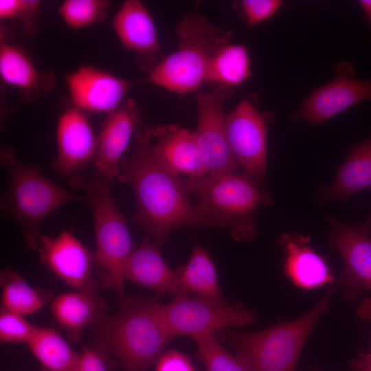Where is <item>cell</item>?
<instances>
[{
  "instance_id": "obj_1",
  "label": "cell",
  "mask_w": 371,
  "mask_h": 371,
  "mask_svg": "<svg viewBox=\"0 0 371 371\" xmlns=\"http://www.w3.org/2000/svg\"><path fill=\"white\" fill-rule=\"evenodd\" d=\"M152 138V127L136 132L132 153L122 161L117 178L134 192L133 221L144 227L161 248L168 235L178 227L213 226L197 205L191 203L183 180L155 159Z\"/></svg>"
},
{
  "instance_id": "obj_2",
  "label": "cell",
  "mask_w": 371,
  "mask_h": 371,
  "mask_svg": "<svg viewBox=\"0 0 371 371\" xmlns=\"http://www.w3.org/2000/svg\"><path fill=\"white\" fill-rule=\"evenodd\" d=\"M117 314L104 317L98 333L101 349L113 354L124 371H146L172 339L160 312L157 297H124Z\"/></svg>"
},
{
  "instance_id": "obj_3",
  "label": "cell",
  "mask_w": 371,
  "mask_h": 371,
  "mask_svg": "<svg viewBox=\"0 0 371 371\" xmlns=\"http://www.w3.org/2000/svg\"><path fill=\"white\" fill-rule=\"evenodd\" d=\"M339 285L337 282L302 317L256 332L221 330L218 339L228 344L249 371H295L302 349Z\"/></svg>"
},
{
  "instance_id": "obj_4",
  "label": "cell",
  "mask_w": 371,
  "mask_h": 371,
  "mask_svg": "<svg viewBox=\"0 0 371 371\" xmlns=\"http://www.w3.org/2000/svg\"><path fill=\"white\" fill-rule=\"evenodd\" d=\"M175 32L177 49L163 57L148 74L146 81L179 95L197 92L206 83L213 56L230 43L232 34L192 12L184 15Z\"/></svg>"
},
{
  "instance_id": "obj_5",
  "label": "cell",
  "mask_w": 371,
  "mask_h": 371,
  "mask_svg": "<svg viewBox=\"0 0 371 371\" xmlns=\"http://www.w3.org/2000/svg\"><path fill=\"white\" fill-rule=\"evenodd\" d=\"M1 164L8 175V187L1 202V211L15 221L27 245L37 249L43 220L71 201H86L45 177L35 165L23 163L8 147L1 148Z\"/></svg>"
},
{
  "instance_id": "obj_6",
  "label": "cell",
  "mask_w": 371,
  "mask_h": 371,
  "mask_svg": "<svg viewBox=\"0 0 371 371\" xmlns=\"http://www.w3.org/2000/svg\"><path fill=\"white\" fill-rule=\"evenodd\" d=\"M183 182L189 193L198 196L196 205L213 227L229 228L237 241L256 237L254 214L269 199L252 179L244 173H226L187 177Z\"/></svg>"
},
{
  "instance_id": "obj_7",
  "label": "cell",
  "mask_w": 371,
  "mask_h": 371,
  "mask_svg": "<svg viewBox=\"0 0 371 371\" xmlns=\"http://www.w3.org/2000/svg\"><path fill=\"white\" fill-rule=\"evenodd\" d=\"M83 188L93 215L95 258L120 301L124 297V268L133 251L127 222L111 196L106 179L95 172Z\"/></svg>"
},
{
  "instance_id": "obj_8",
  "label": "cell",
  "mask_w": 371,
  "mask_h": 371,
  "mask_svg": "<svg viewBox=\"0 0 371 371\" xmlns=\"http://www.w3.org/2000/svg\"><path fill=\"white\" fill-rule=\"evenodd\" d=\"M160 312L172 338L214 334L218 330L250 324L256 319V313L240 303L217 304L188 293L161 304Z\"/></svg>"
},
{
  "instance_id": "obj_9",
  "label": "cell",
  "mask_w": 371,
  "mask_h": 371,
  "mask_svg": "<svg viewBox=\"0 0 371 371\" xmlns=\"http://www.w3.org/2000/svg\"><path fill=\"white\" fill-rule=\"evenodd\" d=\"M270 117L249 99L228 114L225 124L232 153L243 173L257 184L264 181L267 165V125Z\"/></svg>"
},
{
  "instance_id": "obj_10",
  "label": "cell",
  "mask_w": 371,
  "mask_h": 371,
  "mask_svg": "<svg viewBox=\"0 0 371 371\" xmlns=\"http://www.w3.org/2000/svg\"><path fill=\"white\" fill-rule=\"evenodd\" d=\"M57 156L52 168L73 188H83L82 174L94 163L98 135L85 111L71 105L59 116L56 131Z\"/></svg>"
},
{
  "instance_id": "obj_11",
  "label": "cell",
  "mask_w": 371,
  "mask_h": 371,
  "mask_svg": "<svg viewBox=\"0 0 371 371\" xmlns=\"http://www.w3.org/2000/svg\"><path fill=\"white\" fill-rule=\"evenodd\" d=\"M232 89L216 87L209 91H197V127L194 132L208 175L236 173L238 164L230 150L223 111L224 100Z\"/></svg>"
},
{
  "instance_id": "obj_12",
  "label": "cell",
  "mask_w": 371,
  "mask_h": 371,
  "mask_svg": "<svg viewBox=\"0 0 371 371\" xmlns=\"http://www.w3.org/2000/svg\"><path fill=\"white\" fill-rule=\"evenodd\" d=\"M370 99L371 80L357 78L352 65L341 63L334 78L306 97L292 117L316 124Z\"/></svg>"
},
{
  "instance_id": "obj_13",
  "label": "cell",
  "mask_w": 371,
  "mask_h": 371,
  "mask_svg": "<svg viewBox=\"0 0 371 371\" xmlns=\"http://www.w3.org/2000/svg\"><path fill=\"white\" fill-rule=\"evenodd\" d=\"M330 220L329 244L344 263L337 282L346 286L344 296L353 301L361 291L371 292V236L364 223L351 227L333 218Z\"/></svg>"
},
{
  "instance_id": "obj_14",
  "label": "cell",
  "mask_w": 371,
  "mask_h": 371,
  "mask_svg": "<svg viewBox=\"0 0 371 371\" xmlns=\"http://www.w3.org/2000/svg\"><path fill=\"white\" fill-rule=\"evenodd\" d=\"M71 104L85 112L106 113L118 108L134 82L92 65H82L65 78Z\"/></svg>"
},
{
  "instance_id": "obj_15",
  "label": "cell",
  "mask_w": 371,
  "mask_h": 371,
  "mask_svg": "<svg viewBox=\"0 0 371 371\" xmlns=\"http://www.w3.org/2000/svg\"><path fill=\"white\" fill-rule=\"evenodd\" d=\"M111 25L121 45L135 54V61L148 74L163 58L153 17L139 0L125 1Z\"/></svg>"
},
{
  "instance_id": "obj_16",
  "label": "cell",
  "mask_w": 371,
  "mask_h": 371,
  "mask_svg": "<svg viewBox=\"0 0 371 371\" xmlns=\"http://www.w3.org/2000/svg\"><path fill=\"white\" fill-rule=\"evenodd\" d=\"M142 113L136 102L128 98L115 110L106 115L98 135L94 161L96 172L108 181L117 177L123 155L136 126L142 121Z\"/></svg>"
},
{
  "instance_id": "obj_17",
  "label": "cell",
  "mask_w": 371,
  "mask_h": 371,
  "mask_svg": "<svg viewBox=\"0 0 371 371\" xmlns=\"http://www.w3.org/2000/svg\"><path fill=\"white\" fill-rule=\"evenodd\" d=\"M152 137L153 155L172 174L208 175L194 131L175 124L159 125L152 128Z\"/></svg>"
},
{
  "instance_id": "obj_18",
  "label": "cell",
  "mask_w": 371,
  "mask_h": 371,
  "mask_svg": "<svg viewBox=\"0 0 371 371\" xmlns=\"http://www.w3.org/2000/svg\"><path fill=\"white\" fill-rule=\"evenodd\" d=\"M37 250L47 266L68 285L82 289L93 284L90 254L70 232L41 236Z\"/></svg>"
},
{
  "instance_id": "obj_19",
  "label": "cell",
  "mask_w": 371,
  "mask_h": 371,
  "mask_svg": "<svg viewBox=\"0 0 371 371\" xmlns=\"http://www.w3.org/2000/svg\"><path fill=\"white\" fill-rule=\"evenodd\" d=\"M1 30L0 76L8 85L15 88L21 98L31 102L40 98L55 85L54 75L41 71L25 49L8 39Z\"/></svg>"
},
{
  "instance_id": "obj_20",
  "label": "cell",
  "mask_w": 371,
  "mask_h": 371,
  "mask_svg": "<svg viewBox=\"0 0 371 371\" xmlns=\"http://www.w3.org/2000/svg\"><path fill=\"white\" fill-rule=\"evenodd\" d=\"M160 249L146 232L140 246L133 251L124 268V280L151 289L159 294L175 296L188 293L161 254Z\"/></svg>"
},
{
  "instance_id": "obj_21",
  "label": "cell",
  "mask_w": 371,
  "mask_h": 371,
  "mask_svg": "<svg viewBox=\"0 0 371 371\" xmlns=\"http://www.w3.org/2000/svg\"><path fill=\"white\" fill-rule=\"evenodd\" d=\"M280 244L286 252L284 271L297 286L311 290L333 282L326 260L308 245V238L283 234Z\"/></svg>"
},
{
  "instance_id": "obj_22",
  "label": "cell",
  "mask_w": 371,
  "mask_h": 371,
  "mask_svg": "<svg viewBox=\"0 0 371 371\" xmlns=\"http://www.w3.org/2000/svg\"><path fill=\"white\" fill-rule=\"evenodd\" d=\"M105 308L104 302L96 294L93 284L62 293L54 298L51 305L57 322L76 339L85 328L104 319Z\"/></svg>"
},
{
  "instance_id": "obj_23",
  "label": "cell",
  "mask_w": 371,
  "mask_h": 371,
  "mask_svg": "<svg viewBox=\"0 0 371 371\" xmlns=\"http://www.w3.org/2000/svg\"><path fill=\"white\" fill-rule=\"evenodd\" d=\"M371 189V137L352 148L323 194L327 200L345 201Z\"/></svg>"
},
{
  "instance_id": "obj_24",
  "label": "cell",
  "mask_w": 371,
  "mask_h": 371,
  "mask_svg": "<svg viewBox=\"0 0 371 371\" xmlns=\"http://www.w3.org/2000/svg\"><path fill=\"white\" fill-rule=\"evenodd\" d=\"M176 272L187 293L214 303H227L221 293L215 265L199 243L194 244L187 263Z\"/></svg>"
},
{
  "instance_id": "obj_25",
  "label": "cell",
  "mask_w": 371,
  "mask_h": 371,
  "mask_svg": "<svg viewBox=\"0 0 371 371\" xmlns=\"http://www.w3.org/2000/svg\"><path fill=\"white\" fill-rule=\"evenodd\" d=\"M251 75L247 47L241 44L226 43L213 56L208 67L206 83L216 87L232 89L239 86Z\"/></svg>"
},
{
  "instance_id": "obj_26",
  "label": "cell",
  "mask_w": 371,
  "mask_h": 371,
  "mask_svg": "<svg viewBox=\"0 0 371 371\" xmlns=\"http://www.w3.org/2000/svg\"><path fill=\"white\" fill-rule=\"evenodd\" d=\"M46 371H75L79 354L54 330L36 326L27 343Z\"/></svg>"
},
{
  "instance_id": "obj_27",
  "label": "cell",
  "mask_w": 371,
  "mask_h": 371,
  "mask_svg": "<svg viewBox=\"0 0 371 371\" xmlns=\"http://www.w3.org/2000/svg\"><path fill=\"white\" fill-rule=\"evenodd\" d=\"M1 283V302L5 310L25 315L37 311L45 304L41 295L14 271L3 270Z\"/></svg>"
},
{
  "instance_id": "obj_28",
  "label": "cell",
  "mask_w": 371,
  "mask_h": 371,
  "mask_svg": "<svg viewBox=\"0 0 371 371\" xmlns=\"http://www.w3.org/2000/svg\"><path fill=\"white\" fill-rule=\"evenodd\" d=\"M197 356L206 371H249L245 365L221 344L214 334L192 338Z\"/></svg>"
},
{
  "instance_id": "obj_29",
  "label": "cell",
  "mask_w": 371,
  "mask_h": 371,
  "mask_svg": "<svg viewBox=\"0 0 371 371\" xmlns=\"http://www.w3.org/2000/svg\"><path fill=\"white\" fill-rule=\"evenodd\" d=\"M109 3L106 0H65L60 5L58 12L69 28L81 29L102 21Z\"/></svg>"
},
{
  "instance_id": "obj_30",
  "label": "cell",
  "mask_w": 371,
  "mask_h": 371,
  "mask_svg": "<svg viewBox=\"0 0 371 371\" xmlns=\"http://www.w3.org/2000/svg\"><path fill=\"white\" fill-rule=\"evenodd\" d=\"M41 5L38 0H1L0 19L19 23L24 34L33 35L36 31Z\"/></svg>"
},
{
  "instance_id": "obj_31",
  "label": "cell",
  "mask_w": 371,
  "mask_h": 371,
  "mask_svg": "<svg viewBox=\"0 0 371 371\" xmlns=\"http://www.w3.org/2000/svg\"><path fill=\"white\" fill-rule=\"evenodd\" d=\"M36 326L23 315L3 308L0 315V339L3 342L27 343Z\"/></svg>"
},
{
  "instance_id": "obj_32",
  "label": "cell",
  "mask_w": 371,
  "mask_h": 371,
  "mask_svg": "<svg viewBox=\"0 0 371 371\" xmlns=\"http://www.w3.org/2000/svg\"><path fill=\"white\" fill-rule=\"evenodd\" d=\"M282 2L278 0H243L239 5L246 23L254 25L272 17Z\"/></svg>"
},
{
  "instance_id": "obj_33",
  "label": "cell",
  "mask_w": 371,
  "mask_h": 371,
  "mask_svg": "<svg viewBox=\"0 0 371 371\" xmlns=\"http://www.w3.org/2000/svg\"><path fill=\"white\" fill-rule=\"evenodd\" d=\"M155 364V371H197L186 355L173 349L163 352Z\"/></svg>"
},
{
  "instance_id": "obj_34",
  "label": "cell",
  "mask_w": 371,
  "mask_h": 371,
  "mask_svg": "<svg viewBox=\"0 0 371 371\" xmlns=\"http://www.w3.org/2000/svg\"><path fill=\"white\" fill-rule=\"evenodd\" d=\"M102 350L85 348L78 355L75 371H109Z\"/></svg>"
},
{
  "instance_id": "obj_35",
  "label": "cell",
  "mask_w": 371,
  "mask_h": 371,
  "mask_svg": "<svg viewBox=\"0 0 371 371\" xmlns=\"http://www.w3.org/2000/svg\"><path fill=\"white\" fill-rule=\"evenodd\" d=\"M349 366L354 371H371V352H361L357 358L351 360Z\"/></svg>"
},
{
  "instance_id": "obj_36",
  "label": "cell",
  "mask_w": 371,
  "mask_h": 371,
  "mask_svg": "<svg viewBox=\"0 0 371 371\" xmlns=\"http://www.w3.org/2000/svg\"><path fill=\"white\" fill-rule=\"evenodd\" d=\"M357 315L361 319L371 323V298H366L359 304Z\"/></svg>"
},
{
  "instance_id": "obj_37",
  "label": "cell",
  "mask_w": 371,
  "mask_h": 371,
  "mask_svg": "<svg viewBox=\"0 0 371 371\" xmlns=\"http://www.w3.org/2000/svg\"><path fill=\"white\" fill-rule=\"evenodd\" d=\"M359 2L371 28V0H361Z\"/></svg>"
},
{
  "instance_id": "obj_38",
  "label": "cell",
  "mask_w": 371,
  "mask_h": 371,
  "mask_svg": "<svg viewBox=\"0 0 371 371\" xmlns=\"http://www.w3.org/2000/svg\"><path fill=\"white\" fill-rule=\"evenodd\" d=\"M364 223L367 227L368 231L369 232V233L371 234V214L367 221Z\"/></svg>"
}]
</instances>
